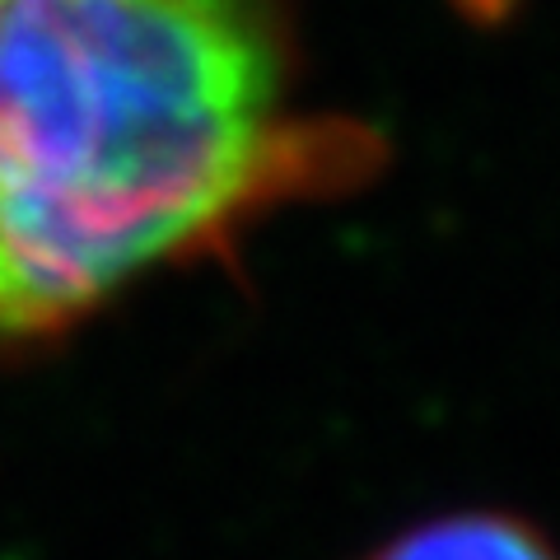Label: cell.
<instances>
[{
  "mask_svg": "<svg viewBox=\"0 0 560 560\" xmlns=\"http://www.w3.org/2000/svg\"><path fill=\"white\" fill-rule=\"evenodd\" d=\"M285 84L271 0H0V346L370 164Z\"/></svg>",
  "mask_w": 560,
  "mask_h": 560,
  "instance_id": "cell-1",
  "label": "cell"
},
{
  "mask_svg": "<svg viewBox=\"0 0 560 560\" xmlns=\"http://www.w3.org/2000/svg\"><path fill=\"white\" fill-rule=\"evenodd\" d=\"M370 560H560L547 537L518 518L500 514H453L393 537Z\"/></svg>",
  "mask_w": 560,
  "mask_h": 560,
  "instance_id": "cell-2",
  "label": "cell"
}]
</instances>
